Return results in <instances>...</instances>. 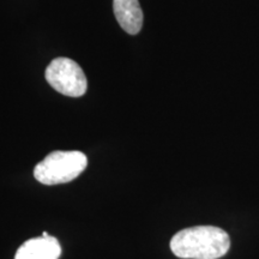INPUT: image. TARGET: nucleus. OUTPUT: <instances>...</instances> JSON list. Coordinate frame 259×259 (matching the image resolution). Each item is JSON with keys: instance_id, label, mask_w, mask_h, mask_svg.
I'll return each instance as SVG.
<instances>
[{"instance_id": "nucleus-6", "label": "nucleus", "mask_w": 259, "mask_h": 259, "mask_svg": "<svg viewBox=\"0 0 259 259\" xmlns=\"http://www.w3.org/2000/svg\"><path fill=\"white\" fill-rule=\"evenodd\" d=\"M42 236H48V233L47 232H44V233H42Z\"/></svg>"}, {"instance_id": "nucleus-3", "label": "nucleus", "mask_w": 259, "mask_h": 259, "mask_svg": "<svg viewBox=\"0 0 259 259\" xmlns=\"http://www.w3.org/2000/svg\"><path fill=\"white\" fill-rule=\"evenodd\" d=\"M46 80L53 89L65 96L79 97L87 93L88 80L76 61L69 58H57L46 69Z\"/></svg>"}, {"instance_id": "nucleus-2", "label": "nucleus", "mask_w": 259, "mask_h": 259, "mask_svg": "<svg viewBox=\"0 0 259 259\" xmlns=\"http://www.w3.org/2000/svg\"><path fill=\"white\" fill-rule=\"evenodd\" d=\"M88 166L80 151H53L35 167L34 177L44 185H58L76 179Z\"/></svg>"}, {"instance_id": "nucleus-4", "label": "nucleus", "mask_w": 259, "mask_h": 259, "mask_svg": "<svg viewBox=\"0 0 259 259\" xmlns=\"http://www.w3.org/2000/svg\"><path fill=\"white\" fill-rule=\"evenodd\" d=\"M60 254L59 241L48 235L29 239L16 252L15 259H58Z\"/></svg>"}, {"instance_id": "nucleus-1", "label": "nucleus", "mask_w": 259, "mask_h": 259, "mask_svg": "<svg viewBox=\"0 0 259 259\" xmlns=\"http://www.w3.org/2000/svg\"><path fill=\"white\" fill-rule=\"evenodd\" d=\"M231 247L226 231L213 226H196L178 232L170 240V250L183 259H219Z\"/></svg>"}, {"instance_id": "nucleus-5", "label": "nucleus", "mask_w": 259, "mask_h": 259, "mask_svg": "<svg viewBox=\"0 0 259 259\" xmlns=\"http://www.w3.org/2000/svg\"><path fill=\"white\" fill-rule=\"evenodd\" d=\"M113 10L116 21L130 35H136L143 27V11L138 0H114Z\"/></svg>"}]
</instances>
